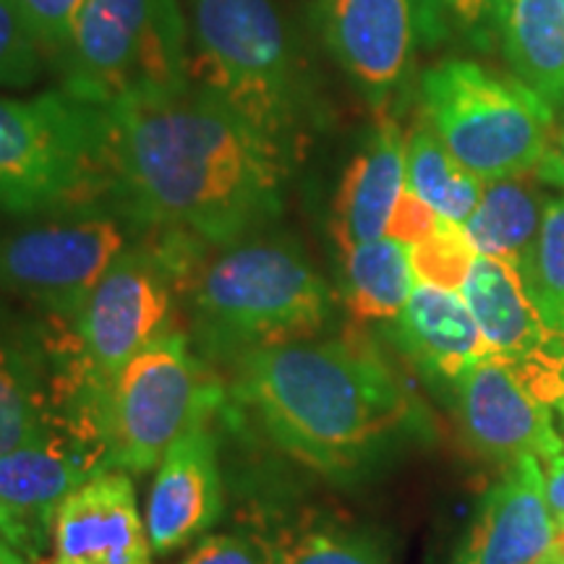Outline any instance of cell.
Instances as JSON below:
<instances>
[{
  "label": "cell",
  "mask_w": 564,
  "mask_h": 564,
  "mask_svg": "<svg viewBox=\"0 0 564 564\" xmlns=\"http://www.w3.org/2000/svg\"><path fill=\"white\" fill-rule=\"evenodd\" d=\"M112 207L133 228L238 243L285 207L291 154L220 95L194 84L108 108Z\"/></svg>",
  "instance_id": "cell-1"
},
{
  "label": "cell",
  "mask_w": 564,
  "mask_h": 564,
  "mask_svg": "<svg viewBox=\"0 0 564 564\" xmlns=\"http://www.w3.org/2000/svg\"><path fill=\"white\" fill-rule=\"evenodd\" d=\"M232 394L282 453L350 478L419 426L408 387L369 343L301 340L236 361Z\"/></svg>",
  "instance_id": "cell-2"
},
{
  "label": "cell",
  "mask_w": 564,
  "mask_h": 564,
  "mask_svg": "<svg viewBox=\"0 0 564 564\" xmlns=\"http://www.w3.org/2000/svg\"><path fill=\"white\" fill-rule=\"evenodd\" d=\"M204 352L241 361L257 350L312 340L333 314V293L291 236L257 232L204 259L188 288Z\"/></svg>",
  "instance_id": "cell-3"
},
{
  "label": "cell",
  "mask_w": 564,
  "mask_h": 564,
  "mask_svg": "<svg viewBox=\"0 0 564 564\" xmlns=\"http://www.w3.org/2000/svg\"><path fill=\"white\" fill-rule=\"evenodd\" d=\"M196 82L288 154L306 137L312 91L274 0H188Z\"/></svg>",
  "instance_id": "cell-4"
},
{
  "label": "cell",
  "mask_w": 564,
  "mask_h": 564,
  "mask_svg": "<svg viewBox=\"0 0 564 564\" xmlns=\"http://www.w3.org/2000/svg\"><path fill=\"white\" fill-rule=\"evenodd\" d=\"M110 196L108 108L63 89L0 100V212L53 215Z\"/></svg>",
  "instance_id": "cell-5"
},
{
  "label": "cell",
  "mask_w": 564,
  "mask_h": 564,
  "mask_svg": "<svg viewBox=\"0 0 564 564\" xmlns=\"http://www.w3.org/2000/svg\"><path fill=\"white\" fill-rule=\"evenodd\" d=\"M63 91L112 108L192 82L178 0H87L58 58Z\"/></svg>",
  "instance_id": "cell-6"
},
{
  "label": "cell",
  "mask_w": 564,
  "mask_h": 564,
  "mask_svg": "<svg viewBox=\"0 0 564 564\" xmlns=\"http://www.w3.org/2000/svg\"><path fill=\"white\" fill-rule=\"evenodd\" d=\"M419 91L429 129L478 181L533 173L552 147L554 112L518 79H499L478 63L423 70Z\"/></svg>",
  "instance_id": "cell-7"
},
{
  "label": "cell",
  "mask_w": 564,
  "mask_h": 564,
  "mask_svg": "<svg viewBox=\"0 0 564 564\" xmlns=\"http://www.w3.org/2000/svg\"><path fill=\"white\" fill-rule=\"evenodd\" d=\"M144 243H131L91 288L74 324L76 356L95 377L116 373L171 335L175 295L188 293L199 270V251L209 249L186 232L147 230Z\"/></svg>",
  "instance_id": "cell-8"
},
{
  "label": "cell",
  "mask_w": 564,
  "mask_h": 564,
  "mask_svg": "<svg viewBox=\"0 0 564 564\" xmlns=\"http://www.w3.org/2000/svg\"><path fill=\"white\" fill-rule=\"evenodd\" d=\"M223 387L209 377L186 335L171 333L133 356L105 390L110 463L147 474L167 449L215 411Z\"/></svg>",
  "instance_id": "cell-9"
},
{
  "label": "cell",
  "mask_w": 564,
  "mask_h": 564,
  "mask_svg": "<svg viewBox=\"0 0 564 564\" xmlns=\"http://www.w3.org/2000/svg\"><path fill=\"white\" fill-rule=\"evenodd\" d=\"M121 209L76 207L0 236V288L74 324L91 288L131 246Z\"/></svg>",
  "instance_id": "cell-10"
},
{
  "label": "cell",
  "mask_w": 564,
  "mask_h": 564,
  "mask_svg": "<svg viewBox=\"0 0 564 564\" xmlns=\"http://www.w3.org/2000/svg\"><path fill=\"white\" fill-rule=\"evenodd\" d=\"M460 295L491 356L541 403H556L564 390V335L554 333L533 306L523 274L512 264L476 253Z\"/></svg>",
  "instance_id": "cell-11"
},
{
  "label": "cell",
  "mask_w": 564,
  "mask_h": 564,
  "mask_svg": "<svg viewBox=\"0 0 564 564\" xmlns=\"http://www.w3.org/2000/svg\"><path fill=\"white\" fill-rule=\"evenodd\" d=\"M110 468L102 449L66 432L0 455V535L26 560L45 562L63 499Z\"/></svg>",
  "instance_id": "cell-12"
},
{
  "label": "cell",
  "mask_w": 564,
  "mask_h": 564,
  "mask_svg": "<svg viewBox=\"0 0 564 564\" xmlns=\"http://www.w3.org/2000/svg\"><path fill=\"white\" fill-rule=\"evenodd\" d=\"M314 24L371 108H390L421 42L415 0H314Z\"/></svg>",
  "instance_id": "cell-13"
},
{
  "label": "cell",
  "mask_w": 564,
  "mask_h": 564,
  "mask_svg": "<svg viewBox=\"0 0 564 564\" xmlns=\"http://www.w3.org/2000/svg\"><path fill=\"white\" fill-rule=\"evenodd\" d=\"M453 387L457 426L486 460L512 465L535 457L546 463L564 449L549 405L494 356L470 366Z\"/></svg>",
  "instance_id": "cell-14"
},
{
  "label": "cell",
  "mask_w": 564,
  "mask_h": 564,
  "mask_svg": "<svg viewBox=\"0 0 564 564\" xmlns=\"http://www.w3.org/2000/svg\"><path fill=\"white\" fill-rule=\"evenodd\" d=\"M51 564H152L131 476L100 470L63 499L53 523Z\"/></svg>",
  "instance_id": "cell-15"
},
{
  "label": "cell",
  "mask_w": 564,
  "mask_h": 564,
  "mask_svg": "<svg viewBox=\"0 0 564 564\" xmlns=\"http://www.w3.org/2000/svg\"><path fill=\"white\" fill-rule=\"evenodd\" d=\"M223 514V478L215 436L199 423L162 457L147 502L154 554H173L199 541Z\"/></svg>",
  "instance_id": "cell-16"
},
{
  "label": "cell",
  "mask_w": 564,
  "mask_h": 564,
  "mask_svg": "<svg viewBox=\"0 0 564 564\" xmlns=\"http://www.w3.org/2000/svg\"><path fill=\"white\" fill-rule=\"evenodd\" d=\"M554 541L544 468L535 457H520L507 465L502 481L486 491L455 564H539Z\"/></svg>",
  "instance_id": "cell-17"
},
{
  "label": "cell",
  "mask_w": 564,
  "mask_h": 564,
  "mask_svg": "<svg viewBox=\"0 0 564 564\" xmlns=\"http://www.w3.org/2000/svg\"><path fill=\"white\" fill-rule=\"evenodd\" d=\"M394 340L423 377L449 384L491 356L463 295L426 282H415L405 308L394 319Z\"/></svg>",
  "instance_id": "cell-18"
},
{
  "label": "cell",
  "mask_w": 564,
  "mask_h": 564,
  "mask_svg": "<svg viewBox=\"0 0 564 564\" xmlns=\"http://www.w3.org/2000/svg\"><path fill=\"white\" fill-rule=\"evenodd\" d=\"M405 188V139L398 123L382 121L345 167L337 188L333 230L340 251L384 238Z\"/></svg>",
  "instance_id": "cell-19"
},
{
  "label": "cell",
  "mask_w": 564,
  "mask_h": 564,
  "mask_svg": "<svg viewBox=\"0 0 564 564\" xmlns=\"http://www.w3.org/2000/svg\"><path fill=\"white\" fill-rule=\"evenodd\" d=\"M45 358L47 348L0 327V455L66 432L58 377H47Z\"/></svg>",
  "instance_id": "cell-20"
},
{
  "label": "cell",
  "mask_w": 564,
  "mask_h": 564,
  "mask_svg": "<svg viewBox=\"0 0 564 564\" xmlns=\"http://www.w3.org/2000/svg\"><path fill=\"white\" fill-rule=\"evenodd\" d=\"M499 45L514 79L564 116V9L560 0H499Z\"/></svg>",
  "instance_id": "cell-21"
},
{
  "label": "cell",
  "mask_w": 564,
  "mask_h": 564,
  "mask_svg": "<svg viewBox=\"0 0 564 564\" xmlns=\"http://www.w3.org/2000/svg\"><path fill=\"white\" fill-rule=\"evenodd\" d=\"M544 199L518 178L484 183L481 202L468 223L465 238L481 257L499 259L523 272L533 257L535 238L544 223Z\"/></svg>",
  "instance_id": "cell-22"
},
{
  "label": "cell",
  "mask_w": 564,
  "mask_h": 564,
  "mask_svg": "<svg viewBox=\"0 0 564 564\" xmlns=\"http://www.w3.org/2000/svg\"><path fill=\"white\" fill-rule=\"evenodd\" d=\"M345 303L358 319H398L415 288L411 246L384 236L343 251Z\"/></svg>",
  "instance_id": "cell-23"
},
{
  "label": "cell",
  "mask_w": 564,
  "mask_h": 564,
  "mask_svg": "<svg viewBox=\"0 0 564 564\" xmlns=\"http://www.w3.org/2000/svg\"><path fill=\"white\" fill-rule=\"evenodd\" d=\"M405 183L436 215L460 228L484 194V181L465 171L432 129H415L405 139Z\"/></svg>",
  "instance_id": "cell-24"
},
{
  "label": "cell",
  "mask_w": 564,
  "mask_h": 564,
  "mask_svg": "<svg viewBox=\"0 0 564 564\" xmlns=\"http://www.w3.org/2000/svg\"><path fill=\"white\" fill-rule=\"evenodd\" d=\"M270 564H387L369 535L327 520H299L257 541Z\"/></svg>",
  "instance_id": "cell-25"
},
{
  "label": "cell",
  "mask_w": 564,
  "mask_h": 564,
  "mask_svg": "<svg viewBox=\"0 0 564 564\" xmlns=\"http://www.w3.org/2000/svg\"><path fill=\"white\" fill-rule=\"evenodd\" d=\"M520 274L544 322L564 335V196L546 202L533 257Z\"/></svg>",
  "instance_id": "cell-26"
},
{
  "label": "cell",
  "mask_w": 564,
  "mask_h": 564,
  "mask_svg": "<svg viewBox=\"0 0 564 564\" xmlns=\"http://www.w3.org/2000/svg\"><path fill=\"white\" fill-rule=\"evenodd\" d=\"M415 17L426 45L465 42L486 51L499 40V0H415Z\"/></svg>",
  "instance_id": "cell-27"
},
{
  "label": "cell",
  "mask_w": 564,
  "mask_h": 564,
  "mask_svg": "<svg viewBox=\"0 0 564 564\" xmlns=\"http://www.w3.org/2000/svg\"><path fill=\"white\" fill-rule=\"evenodd\" d=\"M474 259L476 251L460 225L444 220V217L440 228L426 241L411 249L415 282H426V285L444 288V291H460Z\"/></svg>",
  "instance_id": "cell-28"
},
{
  "label": "cell",
  "mask_w": 564,
  "mask_h": 564,
  "mask_svg": "<svg viewBox=\"0 0 564 564\" xmlns=\"http://www.w3.org/2000/svg\"><path fill=\"white\" fill-rule=\"evenodd\" d=\"M45 58L17 0H0V87H32L45 70Z\"/></svg>",
  "instance_id": "cell-29"
},
{
  "label": "cell",
  "mask_w": 564,
  "mask_h": 564,
  "mask_svg": "<svg viewBox=\"0 0 564 564\" xmlns=\"http://www.w3.org/2000/svg\"><path fill=\"white\" fill-rule=\"evenodd\" d=\"M84 3L87 0H17L26 26L51 61H58L68 47Z\"/></svg>",
  "instance_id": "cell-30"
},
{
  "label": "cell",
  "mask_w": 564,
  "mask_h": 564,
  "mask_svg": "<svg viewBox=\"0 0 564 564\" xmlns=\"http://www.w3.org/2000/svg\"><path fill=\"white\" fill-rule=\"evenodd\" d=\"M442 217L436 215V212L429 207L426 202H421L419 196H415L411 188H405L403 196H400L398 207H394V215H392V223H390V230H387V236L398 238V241H403L405 246H419L426 241L432 232L440 228Z\"/></svg>",
  "instance_id": "cell-31"
},
{
  "label": "cell",
  "mask_w": 564,
  "mask_h": 564,
  "mask_svg": "<svg viewBox=\"0 0 564 564\" xmlns=\"http://www.w3.org/2000/svg\"><path fill=\"white\" fill-rule=\"evenodd\" d=\"M181 564H270L264 549L243 535H209Z\"/></svg>",
  "instance_id": "cell-32"
},
{
  "label": "cell",
  "mask_w": 564,
  "mask_h": 564,
  "mask_svg": "<svg viewBox=\"0 0 564 564\" xmlns=\"http://www.w3.org/2000/svg\"><path fill=\"white\" fill-rule=\"evenodd\" d=\"M544 494L556 533L564 528V449L544 463Z\"/></svg>",
  "instance_id": "cell-33"
},
{
  "label": "cell",
  "mask_w": 564,
  "mask_h": 564,
  "mask_svg": "<svg viewBox=\"0 0 564 564\" xmlns=\"http://www.w3.org/2000/svg\"><path fill=\"white\" fill-rule=\"evenodd\" d=\"M535 181L546 183V186L564 188V133L556 139L554 147H549L544 160L539 162V167L533 171Z\"/></svg>",
  "instance_id": "cell-34"
},
{
  "label": "cell",
  "mask_w": 564,
  "mask_h": 564,
  "mask_svg": "<svg viewBox=\"0 0 564 564\" xmlns=\"http://www.w3.org/2000/svg\"><path fill=\"white\" fill-rule=\"evenodd\" d=\"M0 564H26L24 556H21L3 535H0Z\"/></svg>",
  "instance_id": "cell-35"
},
{
  "label": "cell",
  "mask_w": 564,
  "mask_h": 564,
  "mask_svg": "<svg viewBox=\"0 0 564 564\" xmlns=\"http://www.w3.org/2000/svg\"><path fill=\"white\" fill-rule=\"evenodd\" d=\"M549 556H552V560H556L560 564H564V544H560V541H554V546L549 549Z\"/></svg>",
  "instance_id": "cell-36"
},
{
  "label": "cell",
  "mask_w": 564,
  "mask_h": 564,
  "mask_svg": "<svg viewBox=\"0 0 564 564\" xmlns=\"http://www.w3.org/2000/svg\"><path fill=\"white\" fill-rule=\"evenodd\" d=\"M556 411H560V415H562V423H564V390H562V394H560V400H556Z\"/></svg>",
  "instance_id": "cell-37"
},
{
  "label": "cell",
  "mask_w": 564,
  "mask_h": 564,
  "mask_svg": "<svg viewBox=\"0 0 564 564\" xmlns=\"http://www.w3.org/2000/svg\"><path fill=\"white\" fill-rule=\"evenodd\" d=\"M539 564H560V562H556V560H552V556H549V554H546V556H544V560H541Z\"/></svg>",
  "instance_id": "cell-38"
},
{
  "label": "cell",
  "mask_w": 564,
  "mask_h": 564,
  "mask_svg": "<svg viewBox=\"0 0 564 564\" xmlns=\"http://www.w3.org/2000/svg\"><path fill=\"white\" fill-rule=\"evenodd\" d=\"M560 3H562V9H564V0H560Z\"/></svg>",
  "instance_id": "cell-39"
}]
</instances>
